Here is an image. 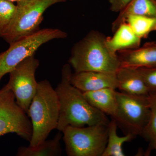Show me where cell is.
<instances>
[{"instance_id": "6da1fadb", "label": "cell", "mask_w": 156, "mask_h": 156, "mask_svg": "<svg viewBox=\"0 0 156 156\" xmlns=\"http://www.w3.org/2000/svg\"><path fill=\"white\" fill-rule=\"evenodd\" d=\"M71 66H62L60 83L56 90L60 105L59 119L56 129L62 132L68 126L82 127L95 125L108 126L110 121L106 115L91 105L83 92L70 83Z\"/></svg>"}, {"instance_id": "7a4b0ae2", "label": "cell", "mask_w": 156, "mask_h": 156, "mask_svg": "<svg viewBox=\"0 0 156 156\" xmlns=\"http://www.w3.org/2000/svg\"><path fill=\"white\" fill-rule=\"evenodd\" d=\"M106 39L103 34L92 30L74 45L68 62L75 72H116L121 62L117 53L108 47Z\"/></svg>"}, {"instance_id": "3957f363", "label": "cell", "mask_w": 156, "mask_h": 156, "mask_svg": "<svg viewBox=\"0 0 156 156\" xmlns=\"http://www.w3.org/2000/svg\"><path fill=\"white\" fill-rule=\"evenodd\" d=\"M59 111L57 93L50 82L47 80L38 82L36 93L27 114L33 128L29 146H36L44 142L51 131L56 129Z\"/></svg>"}, {"instance_id": "277c9868", "label": "cell", "mask_w": 156, "mask_h": 156, "mask_svg": "<svg viewBox=\"0 0 156 156\" xmlns=\"http://www.w3.org/2000/svg\"><path fill=\"white\" fill-rule=\"evenodd\" d=\"M67 0H23L17 3V11L9 27L1 36L9 45L40 30L45 11Z\"/></svg>"}, {"instance_id": "5b68a950", "label": "cell", "mask_w": 156, "mask_h": 156, "mask_svg": "<svg viewBox=\"0 0 156 156\" xmlns=\"http://www.w3.org/2000/svg\"><path fill=\"white\" fill-rule=\"evenodd\" d=\"M62 132L68 156H102L107 144L108 126L106 125L68 126Z\"/></svg>"}, {"instance_id": "8992f818", "label": "cell", "mask_w": 156, "mask_h": 156, "mask_svg": "<svg viewBox=\"0 0 156 156\" xmlns=\"http://www.w3.org/2000/svg\"><path fill=\"white\" fill-rule=\"evenodd\" d=\"M66 32L55 28H44L10 44L9 49L0 53V82L23 60L35 55L41 46L54 39L67 37Z\"/></svg>"}, {"instance_id": "52a82bcc", "label": "cell", "mask_w": 156, "mask_h": 156, "mask_svg": "<svg viewBox=\"0 0 156 156\" xmlns=\"http://www.w3.org/2000/svg\"><path fill=\"white\" fill-rule=\"evenodd\" d=\"M147 96H136L116 91L117 111L114 120L127 134L131 133L136 137L140 136L147 124L151 114Z\"/></svg>"}, {"instance_id": "ba28073f", "label": "cell", "mask_w": 156, "mask_h": 156, "mask_svg": "<svg viewBox=\"0 0 156 156\" xmlns=\"http://www.w3.org/2000/svg\"><path fill=\"white\" fill-rule=\"evenodd\" d=\"M15 133L30 142L32 125L28 115L17 104L13 92L5 85L0 89V136Z\"/></svg>"}, {"instance_id": "9c48e42d", "label": "cell", "mask_w": 156, "mask_h": 156, "mask_svg": "<svg viewBox=\"0 0 156 156\" xmlns=\"http://www.w3.org/2000/svg\"><path fill=\"white\" fill-rule=\"evenodd\" d=\"M39 65L34 55L26 58L9 73L6 84L14 93L18 105L27 114L37 89L35 73Z\"/></svg>"}, {"instance_id": "30bf717a", "label": "cell", "mask_w": 156, "mask_h": 156, "mask_svg": "<svg viewBox=\"0 0 156 156\" xmlns=\"http://www.w3.org/2000/svg\"><path fill=\"white\" fill-rule=\"evenodd\" d=\"M115 72L83 71L72 73L70 83L83 92L106 88L118 89Z\"/></svg>"}, {"instance_id": "8fae6325", "label": "cell", "mask_w": 156, "mask_h": 156, "mask_svg": "<svg viewBox=\"0 0 156 156\" xmlns=\"http://www.w3.org/2000/svg\"><path fill=\"white\" fill-rule=\"evenodd\" d=\"M117 53L121 66L135 68H156V42H147L142 47L122 50Z\"/></svg>"}, {"instance_id": "7c38bea8", "label": "cell", "mask_w": 156, "mask_h": 156, "mask_svg": "<svg viewBox=\"0 0 156 156\" xmlns=\"http://www.w3.org/2000/svg\"><path fill=\"white\" fill-rule=\"evenodd\" d=\"M118 89L136 96H147L149 91L137 68L121 66L116 73Z\"/></svg>"}, {"instance_id": "4fadbf2b", "label": "cell", "mask_w": 156, "mask_h": 156, "mask_svg": "<svg viewBox=\"0 0 156 156\" xmlns=\"http://www.w3.org/2000/svg\"><path fill=\"white\" fill-rule=\"evenodd\" d=\"M112 37H107L106 44L114 53L140 47L141 39L135 34L127 22L120 25Z\"/></svg>"}, {"instance_id": "5bb4252c", "label": "cell", "mask_w": 156, "mask_h": 156, "mask_svg": "<svg viewBox=\"0 0 156 156\" xmlns=\"http://www.w3.org/2000/svg\"><path fill=\"white\" fill-rule=\"evenodd\" d=\"M84 96L93 107L115 119L117 115L116 89L106 88L83 92Z\"/></svg>"}, {"instance_id": "9a60e30c", "label": "cell", "mask_w": 156, "mask_h": 156, "mask_svg": "<svg viewBox=\"0 0 156 156\" xmlns=\"http://www.w3.org/2000/svg\"><path fill=\"white\" fill-rule=\"evenodd\" d=\"M137 15L156 19V0H132L112 24V30L114 33L129 15Z\"/></svg>"}, {"instance_id": "2e32d148", "label": "cell", "mask_w": 156, "mask_h": 156, "mask_svg": "<svg viewBox=\"0 0 156 156\" xmlns=\"http://www.w3.org/2000/svg\"><path fill=\"white\" fill-rule=\"evenodd\" d=\"M61 131H59L52 139L45 140L35 147H20L17 150V156H60L62 154L60 140Z\"/></svg>"}, {"instance_id": "e0dca14e", "label": "cell", "mask_w": 156, "mask_h": 156, "mask_svg": "<svg viewBox=\"0 0 156 156\" xmlns=\"http://www.w3.org/2000/svg\"><path fill=\"white\" fill-rule=\"evenodd\" d=\"M118 124L115 120L112 119L108 126L107 144L102 156H125L122 146L125 143L131 141L136 136L131 133L120 136L117 133Z\"/></svg>"}, {"instance_id": "ac0fdd59", "label": "cell", "mask_w": 156, "mask_h": 156, "mask_svg": "<svg viewBox=\"0 0 156 156\" xmlns=\"http://www.w3.org/2000/svg\"><path fill=\"white\" fill-rule=\"evenodd\" d=\"M147 98L150 108V117L140 136L149 142L147 151V154H149L153 150V146L156 142V92H149Z\"/></svg>"}, {"instance_id": "d6986e66", "label": "cell", "mask_w": 156, "mask_h": 156, "mask_svg": "<svg viewBox=\"0 0 156 156\" xmlns=\"http://www.w3.org/2000/svg\"><path fill=\"white\" fill-rule=\"evenodd\" d=\"M126 22L140 38H146L152 32L156 31V19L140 15H129Z\"/></svg>"}, {"instance_id": "ffe728a7", "label": "cell", "mask_w": 156, "mask_h": 156, "mask_svg": "<svg viewBox=\"0 0 156 156\" xmlns=\"http://www.w3.org/2000/svg\"><path fill=\"white\" fill-rule=\"evenodd\" d=\"M17 5L8 0H0V37L7 30L14 19Z\"/></svg>"}, {"instance_id": "44dd1931", "label": "cell", "mask_w": 156, "mask_h": 156, "mask_svg": "<svg viewBox=\"0 0 156 156\" xmlns=\"http://www.w3.org/2000/svg\"><path fill=\"white\" fill-rule=\"evenodd\" d=\"M137 69L149 92H156V68Z\"/></svg>"}, {"instance_id": "7402d4cb", "label": "cell", "mask_w": 156, "mask_h": 156, "mask_svg": "<svg viewBox=\"0 0 156 156\" xmlns=\"http://www.w3.org/2000/svg\"><path fill=\"white\" fill-rule=\"evenodd\" d=\"M132 0H108L110 10L112 12H120L124 10Z\"/></svg>"}, {"instance_id": "603a6c76", "label": "cell", "mask_w": 156, "mask_h": 156, "mask_svg": "<svg viewBox=\"0 0 156 156\" xmlns=\"http://www.w3.org/2000/svg\"><path fill=\"white\" fill-rule=\"evenodd\" d=\"M8 1H10V2H12L13 3L16 2L17 3L23 1V0H8Z\"/></svg>"}, {"instance_id": "cb8c5ba5", "label": "cell", "mask_w": 156, "mask_h": 156, "mask_svg": "<svg viewBox=\"0 0 156 156\" xmlns=\"http://www.w3.org/2000/svg\"><path fill=\"white\" fill-rule=\"evenodd\" d=\"M153 150H155L156 151V142L155 143L153 146Z\"/></svg>"}, {"instance_id": "d4e9b609", "label": "cell", "mask_w": 156, "mask_h": 156, "mask_svg": "<svg viewBox=\"0 0 156 156\" xmlns=\"http://www.w3.org/2000/svg\"><path fill=\"white\" fill-rule=\"evenodd\" d=\"M70 1H72V0H70Z\"/></svg>"}]
</instances>
